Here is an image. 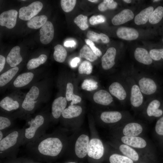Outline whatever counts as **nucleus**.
Segmentation results:
<instances>
[{"instance_id": "obj_53", "label": "nucleus", "mask_w": 163, "mask_h": 163, "mask_svg": "<svg viewBox=\"0 0 163 163\" xmlns=\"http://www.w3.org/2000/svg\"><path fill=\"white\" fill-rule=\"evenodd\" d=\"M88 1L92 2H97L98 1L97 0H88Z\"/></svg>"}, {"instance_id": "obj_32", "label": "nucleus", "mask_w": 163, "mask_h": 163, "mask_svg": "<svg viewBox=\"0 0 163 163\" xmlns=\"http://www.w3.org/2000/svg\"><path fill=\"white\" fill-rule=\"evenodd\" d=\"M86 36L88 39L93 42H98L101 40L102 43H107L110 41L108 37L106 34L102 33L99 34L92 30L88 31Z\"/></svg>"}, {"instance_id": "obj_41", "label": "nucleus", "mask_w": 163, "mask_h": 163, "mask_svg": "<svg viewBox=\"0 0 163 163\" xmlns=\"http://www.w3.org/2000/svg\"><path fill=\"white\" fill-rule=\"evenodd\" d=\"M81 87L84 90L89 91H92L97 88L98 83L92 79H85L82 83Z\"/></svg>"}, {"instance_id": "obj_34", "label": "nucleus", "mask_w": 163, "mask_h": 163, "mask_svg": "<svg viewBox=\"0 0 163 163\" xmlns=\"http://www.w3.org/2000/svg\"><path fill=\"white\" fill-rule=\"evenodd\" d=\"M79 56L84 58L91 62L96 60L97 58V56L91 49L87 45H84L80 50Z\"/></svg>"}, {"instance_id": "obj_37", "label": "nucleus", "mask_w": 163, "mask_h": 163, "mask_svg": "<svg viewBox=\"0 0 163 163\" xmlns=\"http://www.w3.org/2000/svg\"><path fill=\"white\" fill-rule=\"evenodd\" d=\"M163 17V7L159 6L153 11L149 20L152 24L159 23Z\"/></svg>"}, {"instance_id": "obj_36", "label": "nucleus", "mask_w": 163, "mask_h": 163, "mask_svg": "<svg viewBox=\"0 0 163 163\" xmlns=\"http://www.w3.org/2000/svg\"><path fill=\"white\" fill-rule=\"evenodd\" d=\"M154 131L161 145H163V115L158 118L156 121Z\"/></svg>"}, {"instance_id": "obj_54", "label": "nucleus", "mask_w": 163, "mask_h": 163, "mask_svg": "<svg viewBox=\"0 0 163 163\" xmlns=\"http://www.w3.org/2000/svg\"><path fill=\"white\" fill-rule=\"evenodd\" d=\"M160 1V0H153V2H158V1Z\"/></svg>"}, {"instance_id": "obj_35", "label": "nucleus", "mask_w": 163, "mask_h": 163, "mask_svg": "<svg viewBox=\"0 0 163 163\" xmlns=\"http://www.w3.org/2000/svg\"><path fill=\"white\" fill-rule=\"evenodd\" d=\"M47 59V56L46 55L41 54L38 58H33L29 60L27 65V68L28 70L36 68L44 63Z\"/></svg>"}, {"instance_id": "obj_26", "label": "nucleus", "mask_w": 163, "mask_h": 163, "mask_svg": "<svg viewBox=\"0 0 163 163\" xmlns=\"http://www.w3.org/2000/svg\"><path fill=\"white\" fill-rule=\"evenodd\" d=\"M34 76V74L31 72L22 73L16 78L13 82V85L16 88H20L25 86L32 81Z\"/></svg>"}, {"instance_id": "obj_2", "label": "nucleus", "mask_w": 163, "mask_h": 163, "mask_svg": "<svg viewBox=\"0 0 163 163\" xmlns=\"http://www.w3.org/2000/svg\"><path fill=\"white\" fill-rule=\"evenodd\" d=\"M49 124L47 117L43 114H37L33 117L27 119L22 128L21 145L33 142L46 134Z\"/></svg>"}, {"instance_id": "obj_1", "label": "nucleus", "mask_w": 163, "mask_h": 163, "mask_svg": "<svg viewBox=\"0 0 163 163\" xmlns=\"http://www.w3.org/2000/svg\"><path fill=\"white\" fill-rule=\"evenodd\" d=\"M26 145L31 158L47 163L59 155L63 147L62 140L53 134H45Z\"/></svg>"}, {"instance_id": "obj_55", "label": "nucleus", "mask_w": 163, "mask_h": 163, "mask_svg": "<svg viewBox=\"0 0 163 163\" xmlns=\"http://www.w3.org/2000/svg\"><path fill=\"white\" fill-rule=\"evenodd\" d=\"M65 163H76L74 162H66Z\"/></svg>"}, {"instance_id": "obj_17", "label": "nucleus", "mask_w": 163, "mask_h": 163, "mask_svg": "<svg viewBox=\"0 0 163 163\" xmlns=\"http://www.w3.org/2000/svg\"><path fill=\"white\" fill-rule=\"evenodd\" d=\"M116 54V50L114 47H110L107 50L101 58V65L104 69L109 70L114 66Z\"/></svg>"}, {"instance_id": "obj_45", "label": "nucleus", "mask_w": 163, "mask_h": 163, "mask_svg": "<svg viewBox=\"0 0 163 163\" xmlns=\"http://www.w3.org/2000/svg\"><path fill=\"white\" fill-rule=\"evenodd\" d=\"M149 54L153 60L158 61L163 59V48L152 49Z\"/></svg>"}, {"instance_id": "obj_15", "label": "nucleus", "mask_w": 163, "mask_h": 163, "mask_svg": "<svg viewBox=\"0 0 163 163\" xmlns=\"http://www.w3.org/2000/svg\"><path fill=\"white\" fill-rule=\"evenodd\" d=\"M88 136L85 134L80 135L77 139L75 146V152L80 158H84L87 154L89 142Z\"/></svg>"}, {"instance_id": "obj_38", "label": "nucleus", "mask_w": 163, "mask_h": 163, "mask_svg": "<svg viewBox=\"0 0 163 163\" xmlns=\"http://www.w3.org/2000/svg\"><path fill=\"white\" fill-rule=\"evenodd\" d=\"M14 125L11 118L5 116H0V130L7 132L13 128Z\"/></svg>"}, {"instance_id": "obj_47", "label": "nucleus", "mask_w": 163, "mask_h": 163, "mask_svg": "<svg viewBox=\"0 0 163 163\" xmlns=\"http://www.w3.org/2000/svg\"><path fill=\"white\" fill-rule=\"evenodd\" d=\"M89 20L91 25H95L104 22L106 21V18L101 15H93L90 18Z\"/></svg>"}, {"instance_id": "obj_50", "label": "nucleus", "mask_w": 163, "mask_h": 163, "mask_svg": "<svg viewBox=\"0 0 163 163\" xmlns=\"http://www.w3.org/2000/svg\"><path fill=\"white\" fill-rule=\"evenodd\" d=\"M76 42L73 40H68L64 43V46H65L71 47H74L76 45Z\"/></svg>"}, {"instance_id": "obj_21", "label": "nucleus", "mask_w": 163, "mask_h": 163, "mask_svg": "<svg viewBox=\"0 0 163 163\" xmlns=\"http://www.w3.org/2000/svg\"><path fill=\"white\" fill-rule=\"evenodd\" d=\"M93 98L95 102L104 106L110 105L113 101L111 94L104 90H101L96 92Z\"/></svg>"}, {"instance_id": "obj_40", "label": "nucleus", "mask_w": 163, "mask_h": 163, "mask_svg": "<svg viewBox=\"0 0 163 163\" xmlns=\"http://www.w3.org/2000/svg\"><path fill=\"white\" fill-rule=\"evenodd\" d=\"M87 16L81 14L75 18L74 22L81 30H85L89 27L87 23Z\"/></svg>"}, {"instance_id": "obj_29", "label": "nucleus", "mask_w": 163, "mask_h": 163, "mask_svg": "<svg viewBox=\"0 0 163 163\" xmlns=\"http://www.w3.org/2000/svg\"><path fill=\"white\" fill-rule=\"evenodd\" d=\"M47 17L45 15L36 16L28 21L27 25L30 28L37 29L43 26L46 22Z\"/></svg>"}, {"instance_id": "obj_3", "label": "nucleus", "mask_w": 163, "mask_h": 163, "mask_svg": "<svg viewBox=\"0 0 163 163\" xmlns=\"http://www.w3.org/2000/svg\"><path fill=\"white\" fill-rule=\"evenodd\" d=\"M22 129L13 128L7 132L0 141V157L3 160L17 158L19 148L21 145Z\"/></svg>"}, {"instance_id": "obj_22", "label": "nucleus", "mask_w": 163, "mask_h": 163, "mask_svg": "<svg viewBox=\"0 0 163 163\" xmlns=\"http://www.w3.org/2000/svg\"><path fill=\"white\" fill-rule=\"evenodd\" d=\"M134 14L130 10L126 9L116 15L112 18L111 22L115 25H118L124 24L132 20Z\"/></svg>"}, {"instance_id": "obj_27", "label": "nucleus", "mask_w": 163, "mask_h": 163, "mask_svg": "<svg viewBox=\"0 0 163 163\" xmlns=\"http://www.w3.org/2000/svg\"><path fill=\"white\" fill-rule=\"evenodd\" d=\"M0 106L3 110L10 112L18 109L20 105L17 101L14 100L9 96H7L1 101Z\"/></svg>"}, {"instance_id": "obj_42", "label": "nucleus", "mask_w": 163, "mask_h": 163, "mask_svg": "<svg viewBox=\"0 0 163 163\" xmlns=\"http://www.w3.org/2000/svg\"><path fill=\"white\" fill-rule=\"evenodd\" d=\"M117 5V3L113 0H104L99 5L98 8L100 11H103L108 9H114Z\"/></svg>"}, {"instance_id": "obj_30", "label": "nucleus", "mask_w": 163, "mask_h": 163, "mask_svg": "<svg viewBox=\"0 0 163 163\" xmlns=\"http://www.w3.org/2000/svg\"><path fill=\"white\" fill-rule=\"evenodd\" d=\"M18 70V68L16 66L13 67L1 75L0 76V87L5 85L10 81L17 73Z\"/></svg>"}, {"instance_id": "obj_10", "label": "nucleus", "mask_w": 163, "mask_h": 163, "mask_svg": "<svg viewBox=\"0 0 163 163\" xmlns=\"http://www.w3.org/2000/svg\"><path fill=\"white\" fill-rule=\"evenodd\" d=\"M144 131L142 124L132 118L124 122L122 129V136H141Z\"/></svg>"}, {"instance_id": "obj_24", "label": "nucleus", "mask_w": 163, "mask_h": 163, "mask_svg": "<svg viewBox=\"0 0 163 163\" xmlns=\"http://www.w3.org/2000/svg\"><path fill=\"white\" fill-rule=\"evenodd\" d=\"M119 149L123 155L134 162L137 161L140 159V155L139 151L128 145L122 143L119 147Z\"/></svg>"}, {"instance_id": "obj_11", "label": "nucleus", "mask_w": 163, "mask_h": 163, "mask_svg": "<svg viewBox=\"0 0 163 163\" xmlns=\"http://www.w3.org/2000/svg\"><path fill=\"white\" fill-rule=\"evenodd\" d=\"M43 7V4L41 2H34L27 6L20 8L19 17L22 20L28 21L35 17L40 11Z\"/></svg>"}, {"instance_id": "obj_14", "label": "nucleus", "mask_w": 163, "mask_h": 163, "mask_svg": "<svg viewBox=\"0 0 163 163\" xmlns=\"http://www.w3.org/2000/svg\"><path fill=\"white\" fill-rule=\"evenodd\" d=\"M18 14V11L11 9L3 12L0 15V25L8 29H12L16 25Z\"/></svg>"}, {"instance_id": "obj_12", "label": "nucleus", "mask_w": 163, "mask_h": 163, "mask_svg": "<svg viewBox=\"0 0 163 163\" xmlns=\"http://www.w3.org/2000/svg\"><path fill=\"white\" fill-rule=\"evenodd\" d=\"M39 94V88L36 86H33L27 94L22 104V109L27 112L33 111L35 108L37 102L36 100Z\"/></svg>"}, {"instance_id": "obj_31", "label": "nucleus", "mask_w": 163, "mask_h": 163, "mask_svg": "<svg viewBox=\"0 0 163 163\" xmlns=\"http://www.w3.org/2000/svg\"><path fill=\"white\" fill-rule=\"evenodd\" d=\"M73 86L71 83H68L66 85V98L68 101H72L71 105H73L80 102L82 100L81 97L73 94Z\"/></svg>"}, {"instance_id": "obj_28", "label": "nucleus", "mask_w": 163, "mask_h": 163, "mask_svg": "<svg viewBox=\"0 0 163 163\" xmlns=\"http://www.w3.org/2000/svg\"><path fill=\"white\" fill-rule=\"evenodd\" d=\"M82 109L78 105H70L63 111L62 117L65 119H71L76 117L81 113Z\"/></svg>"}, {"instance_id": "obj_56", "label": "nucleus", "mask_w": 163, "mask_h": 163, "mask_svg": "<svg viewBox=\"0 0 163 163\" xmlns=\"http://www.w3.org/2000/svg\"></svg>"}, {"instance_id": "obj_4", "label": "nucleus", "mask_w": 163, "mask_h": 163, "mask_svg": "<svg viewBox=\"0 0 163 163\" xmlns=\"http://www.w3.org/2000/svg\"><path fill=\"white\" fill-rule=\"evenodd\" d=\"M127 85L129 94V104L135 111H141L145 99L131 71L125 70L122 74Z\"/></svg>"}, {"instance_id": "obj_16", "label": "nucleus", "mask_w": 163, "mask_h": 163, "mask_svg": "<svg viewBox=\"0 0 163 163\" xmlns=\"http://www.w3.org/2000/svg\"><path fill=\"white\" fill-rule=\"evenodd\" d=\"M40 40L44 44L50 43L53 39L54 35V29L53 24L47 21L40 30Z\"/></svg>"}, {"instance_id": "obj_20", "label": "nucleus", "mask_w": 163, "mask_h": 163, "mask_svg": "<svg viewBox=\"0 0 163 163\" xmlns=\"http://www.w3.org/2000/svg\"><path fill=\"white\" fill-rule=\"evenodd\" d=\"M116 34L119 38L127 40H136L139 36V33L136 29L124 27L119 28L117 31Z\"/></svg>"}, {"instance_id": "obj_5", "label": "nucleus", "mask_w": 163, "mask_h": 163, "mask_svg": "<svg viewBox=\"0 0 163 163\" xmlns=\"http://www.w3.org/2000/svg\"><path fill=\"white\" fill-rule=\"evenodd\" d=\"M130 70L145 100L154 96L158 87L151 74L149 72L139 71L133 69Z\"/></svg>"}, {"instance_id": "obj_25", "label": "nucleus", "mask_w": 163, "mask_h": 163, "mask_svg": "<svg viewBox=\"0 0 163 163\" xmlns=\"http://www.w3.org/2000/svg\"><path fill=\"white\" fill-rule=\"evenodd\" d=\"M154 11L153 7L149 6L142 10L135 17L134 22L137 25L144 24L149 21Z\"/></svg>"}, {"instance_id": "obj_18", "label": "nucleus", "mask_w": 163, "mask_h": 163, "mask_svg": "<svg viewBox=\"0 0 163 163\" xmlns=\"http://www.w3.org/2000/svg\"><path fill=\"white\" fill-rule=\"evenodd\" d=\"M67 101L65 97L62 96L54 100L52 105L51 113L54 119H58L62 115L67 105Z\"/></svg>"}, {"instance_id": "obj_33", "label": "nucleus", "mask_w": 163, "mask_h": 163, "mask_svg": "<svg viewBox=\"0 0 163 163\" xmlns=\"http://www.w3.org/2000/svg\"><path fill=\"white\" fill-rule=\"evenodd\" d=\"M54 49L53 57L55 60L59 62H63L67 55L65 49L62 45L57 44L54 46Z\"/></svg>"}, {"instance_id": "obj_39", "label": "nucleus", "mask_w": 163, "mask_h": 163, "mask_svg": "<svg viewBox=\"0 0 163 163\" xmlns=\"http://www.w3.org/2000/svg\"><path fill=\"white\" fill-rule=\"evenodd\" d=\"M110 163H134V161L129 158L118 154H112L109 157Z\"/></svg>"}, {"instance_id": "obj_23", "label": "nucleus", "mask_w": 163, "mask_h": 163, "mask_svg": "<svg viewBox=\"0 0 163 163\" xmlns=\"http://www.w3.org/2000/svg\"><path fill=\"white\" fill-rule=\"evenodd\" d=\"M20 47L16 46L13 47L8 53L6 61L11 67H16L22 61L23 59L20 55Z\"/></svg>"}, {"instance_id": "obj_44", "label": "nucleus", "mask_w": 163, "mask_h": 163, "mask_svg": "<svg viewBox=\"0 0 163 163\" xmlns=\"http://www.w3.org/2000/svg\"><path fill=\"white\" fill-rule=\"evenodd\" d=\"M76 2V0H61V7L64 11L68 12L74 8Z\"/></svg>"}, {"instance_id": "obj_19", "label": "nucleus", "mask_w": 163, "mask_h": 163, "mask_svg": "<svg viewBox=\"0 0 163 163\" xmlns=\"http://www.w3.org/2000/svg\"><path fill=\"white\" fill-rule=\"evenodd\" d=\"M134 56L137 62L143 65L150 66L153 63V60L150 57L149 53L144 48H137L134 52Z\"/></svg>"}, {"instance_id": "obj_8", "label": "nucleus", "mask_w": 163, "mask_h": 163, "mask_svg": "<svg viewBox=\"0 0 163 163\" xmlns=\"http://www.w3.org/2000/svg\"><path fill=\"white\" fill-rule=\"evenodd\" d=\"M122 143L128 145L138 151L142 152L149 151L154 152V149L145 138L141 136H122L120 139Z\"/></svg>"}, {"instance_id": "obj_49", "label": "nucleus", "mask_w": 163, "mask_h": 163, "mask_svg": "<svg viewBox=\"0 0 163 163\" xmlns=\"http://www.w3.org/2000/svg\"><path fill=\"white\" fill-rule=\"evenodd\" d=\"M80 61V59L78 57H75L72 59L70 65L72 67L74 68L77 66L78 64Z\"/></svg>"}, {"instance_id": "obj_43", "label": "nucleus", "mask_w": 163, "mask_h": 163, "mask_svg": "<svg viewBox=\"0 0 163 163\" xmlns=\"http://www.w3.org/2000/svg\"><path fill=\"white\" fill-rule=\"evenodd\" d=\"M92 69L93 67L91 62L85 60L83 61L79 65L78 72L81 74L89 75L91 73Z\"/></svg>"}, {"instance_id": "obj_52", "label": "nucleus", "mask_w": 163, "mask_h": 163, "mask_svg": "<svg viewBox=\"0 0 163 163\" xmlns=\"http://www.w3.org/2000/svg\"><path fill=\"white\" fill-rule=\"evenodd\" d=\"M123 1L126 3H130L132 1L130 0H124Z\"/></svg>"}, {"instance_id": "obj_48", "label": "nucleus", "mask_w": 163, "mask_h": 163, "mask_svg": "<svg viewBox=\"0 0 163 163\" xmlns=\"http://www.w3.org/2000/svg\"><path fill=\"white\" fill-rule=\"evenodd\" d=\"M85 41L87 44L89 46L90 48L97 56H100L102 55L101 52L95 46L93 42L88 39H85Z\"/></svg>"}, {"instance_id": "obj_9", "label": "nucleus", "mask_w": 163, "mask_h": 163, "mask_svg": "<svg viewBox=\"0 0 163 163\" xmlns=\"http://www.w3.org/2000/svg\"><path fill=\"white\" fill-rule=\"evenodd\" d=\"M100 118L104 122L108 124L115 123L121 121H125L132 118L129 113L126 111H104L101 113Z\"/></svg>"}, {"instance_id": "obj_51", "label": "nucleus", "mask_w": 163, "mask_h": 163, "mask_svg": "<svg viewBox=\"0 0 163 163\" xmlns=\"http://www.w3.org/2000/svg\"><path fill=\"white\" fill-rule=\"evenodd\" d=\"M5 62V58L2 55H0V72L3 69Z\"/></svg>"}, {"instance_id": "obj_6", "label": "nucleus", "mask_w": 163, "mask_h": 163, "mask_svg": "<svg viewBox=\"0 0 163 163\" xmlns=\"http://www.w3.org/2000/svg\"><path fill=\"white\" fill-rule=\"evenodd\" d=\"M141 111L146 119L151 120L158 119L163 115L162 102L154 96L149 98L145 100Z\"/></svg>"}, {"instance_id": "obj_7", "label": "nucleus", "mask_w": 163, "mask_h": 163, "mask_svg": "<svg viewBox=\"0 0 163 163\" xmlns=\"http://www.w3.org/2000/svg\"><path fill=\"white\" fill-rule=\"evenodd\" d=\"M110 93L125 105L129 103V94L126 82L122 75L120 81H114L110 85Z\"/></svg>"}, {"instance_id": "obj_13", "label": "nucleus", "mask_w": 163, "mask_h": 163, "mask_svg": "<svg viewBox=\"0 0 163 163\" xmlns=\"http://www.w3.org/2000/svg\"><path fill=\"white\" fill-rule=\"evenodd\" d=\"M104 152V147L100 140L93 138L90 140L87 152L89 157L94 159H99L103 156Z\"/></svg>"}, {"instance_id": "obj_46", "label": "nucleus", "mask_w": 163, "mask_h": 163, "mask_svg": "<svg viewBox=\"0 0 163 163\" xmlns=\"http://www.w3.org/2000/svg\"><path fill=\"white\" fill-rule=\"evenodd\" d=\"M2 163H40L36 162L31 158H16L15 159L3 160Z\"/></svg>"}]
</instances>
